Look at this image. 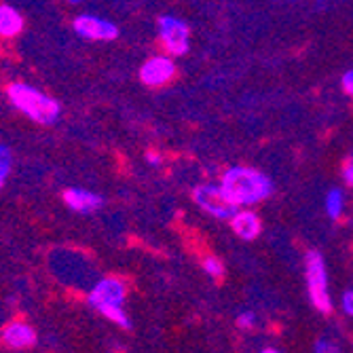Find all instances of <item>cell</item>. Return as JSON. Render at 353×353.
Wrapping results in <instances>:
<instances>
[{
    "instance_id": "1",
    "label": "cell",
    "mask_w": 353,
    "mask_h": 353,
    "mask_svg": "<svg viewBox=\"0 0 353 353\" xmlns=\"http://www.w3.org/2000/svg\"><path fill=\"white\" fill-rule=\"evenodd\" d=\"M220 186L237 208L261 205L273 195V180L256 168L233 165L220 176Z\"/></svg>"
},
{
    "instance_id": "2",
    "label": "cell",
    "mask_w": 353,
    "mask_h": 353,
    "mask_svg": "<svg viewBox=\"0 0 353 353\" xmlns=\"http://www.w3.org/2000/svg\"><path fill=\"white\" fill-rule=\"evenodd\" d=\"M5 93H7L9 104L32 123L51 127L61 119L63 108L59 100L45 93L43 89H39L37 85L26 83V81H11Z\"/></svg>"
},
{
    "instance_id": "3",
    "label": "cell",
    "mask_w": 353,
    "mask_h": 353,
    "mask_svg": "<svg viewBox=\"0 0 353 353\" xmlns=\"http://www.w3.org/2000/svg\"><path fill=\"white\" fill-rule=\"evenodd\" d=\"M127 294H130V285H127V281L123 277L104 275L89 288L85 301L95 313L106 317L110 324H114L123 330H130L132 319L125 311Z\"/></svg>"
},
{
    "instance_id": "4",
    "label": "cell",
    "mask_w": 353,
    "mask_h": 353,
    "mask_svg": "<svg viewBox=\"0 0 353 353\" xmlns=\"http://www.w3.org/2000/svg\"><path fill=\"white\" fill-rule=\"evenodd\" d=\"M305 285L311 307L319 315H330L334 311V301L330 294L328 265L319 250H309L305 254Z\"/></svg>"
},
{
    "instance_id": "5",
    "label": "cell",
    "mask_w": 353,
    "mask_h": 353,
    "mask_svg": "<svg viewBox=\"0 0 353 353\" xmlns=\"http://www.w3.org/2000/svg\"><path fill=\"white\" fill-rule=\"evenodd\" d=\"M159 43L172 57H182L190 51V28L178 15H161L157 21Z\"/></svg>"
},
{
    "instance_id": "6",
    "label": "cell",
    "mask_w": 353,
    "mask_h": 353,
    "mask_svg": "<svg viewBox=\"0 0 353 353\" xmlns=\"http://www.w3.org/2000/svg\"><path fill=\"white\" fill-rule=\"evenodd\" d=\"M192 201L195 205H199L208 216L216 218V220H231V216L239 210L229 197L224 188L214 182H205V184H199L192 190Z\"/></svg>"
},
{
    "instance_id": "7",
    "label": "cell",
    "mask_w": 353,
    "mask_h": 353,
    "mask_svg": "<svg viewBox=\"0 0 353 353\" xmlns=\"http://www.w3.org/2000/svg\"><path fill=\"white\" fill-rule=\"evenodd\" d=\"M72 30L77 37L91 43H110L117 41L121 34V30L114 21L95 13H79L72 19Z\"/></svg>"
},
{
    "instance_id": "8",
    "label": "cell",
    "mask_w": 353,
    "mask_h": 353,
    "mask_svg": "<svg viewBox=\"0 0 353 353\" xmlns=\"http://www.w3.org/2000/svg\"><path fill=\"white\" fill-rule=\"evenodd\" d=\"M176 72H178V68H176L174 57L168 53H161V55L148 57L140 66L138 77H140L142 85L157 89V87H165L168 83H172Z\"/></svg>"
},
{
    "instance_id": "9",
    "label": "cell",
    "mask_w": 353,
    "mask_h": 353,
    "mask_svg": "<svg viewBox=\"0 0 353 353\" xmlns=\"http://www.w3.org/2000/svg\"><path fill=\"white\" fill-rule=\"evenodd\" d=\"M0 345L11 351H28L39 345V332L26 319L15 317L0 328Z\"/></svg>"
},
{
    "instance_id": "10",
    "label": "cell",
    "mask_w": 353,
    "mask_h": 353,
    "mask_svg": "<svg viewBox=\"0 0 353 353\" xmlns=\"http://www.w3.org/2000/svg\"><path fill=\"white\" fill-rule=\"evenodd\" d=\"M61 201L66 203V208L74 214H95L100 212L106 203V199L100 195V192H93L89 188H81V186H70L61 192Z\"/></svg>"
},
{
    "instance_id": "11",
    "label": "cell",
    "mask_w": 353,
    "mask_h": 353,
    "mask_svg": "<svg viewBox=\"0 0 353 353\" xmlns=\"http://www.w3.org/2000/svg\"><path fill=\"white\" fill-rule=\"evenodd\" d=\"M229 227L241 241H254V239H259L263 233V220L252 208H239L231 216Z\"/></svg>"
},
{
    "instance_id": "12",
    "label": "cell",
    "mask_w": 353,
    "mask_h": 353,
    "mask_svg": "<svg viewBox=\"0 0 353 353\" xmlns=\"http://www.w3.org/2000/svg\"><path fill=\"white\" fill-rule=\"evenodd\" d=\"M26 28L23 15L7 3H0V41L17 39Z\"/></svg>"
},
{
    "instance_id": "13",
    "label": "cell",
    "mask_w": 353,
    "mask_h": 353,
    "mask_svg": "<svg viewBox=\"0 0 353 353\" xmlns=\"http://www.w3.org/2000/svg\"><path fill=\"white\" fill-rule=\"evenodd\" d=\"M324 210L330 220H341L345 214V192L341 188H330L324 197Z\"/></svg>"
},
{
    "instance_id": "14",
    "label": "cell",
    "mask_w": 353,
    "mask_h": 353,
    "mask_svg": "<svg viewBox=\"0 0 353 353\" xmlns=\"http://www.w3.org/2000/svg\"><path fill=\"white\" fill-rule=\"evenodd\" d=\"M13 172V150L9 144L0 142V188H5Z\"/></svg>"
},
{
    "instance_id": "15",
    "label": "cell",
    "mask_w": 353,
    "mask_h": 353,
    "mask_svg": "<svg viewBox=\"0 0 353 353\" xmlns=\"http://www.w3.org/2000/svg\"><path fill=\"white\" fill-rule=\"evenodd\" d=\"M201 269L214 281H220L224 277V265H222V261L218 259V256H212V254L203 256V259H201Z\"/></svg>"
},
{
    "instance_id": "16",
    "label": "cell",
    "mask_w": 353,
    "mask_h": 353,
    "mask_svg": "<svg viewBox=\"0 0 353 353\" xmlns=\"http://www.w3.org/2000/svg\"><path fill=\"white\" fill-rule=\"evenodd\" d=\"M235 326L243 332H250L254 330L256 326H259V315H256V311L252 309H245V311H239L237 317H235Z\"/></svg>"
},
{
    "instance_id": "17",
    "label": "cell",
    "mask_w": 353,
    "mask_h": 353,
    "mask_svg": "<svg viewBox=\"0 0 353 353\" xmlns=\"http://www.w3.org/2000/svg\"><path fill=\"white\" fill-rule=\"evenodd\" d=\"M313 353H343L339 341L332 336H317L313 343Z\"/></svg>"
},
{
    "instance_id": "18",
    "label": "cell",
    "mask_w": 353,
    "mask_h": 353,
    "mask_svg": "<svg viewBox=\"0 0 353 353\" xmlns=\"http://www.w3.org/2000/svg\"><path fill=\"white\" fill-rule=\"evenodd\" d=\"M341 311L353 319V288H347V290L341 294Z\"/></svg>"
},
{
    "instance_id": "19",
    "label": "cell",
    "mask_w": 353,
    "mask_h": 353,
    "mask_svg": "<svg viewBox=\"0 0 353 353\" xmlns=\"http://www.w3.org/2000/svg\"><path fill=\"white\" fill-rule=\"evenodd\" d=\"M341 176H343V182H345L347 186H351V188H353V157H351V159H347V161L343 163V168H341Z\"/></svg>"
},
{
    "instance_id": "20",
    "label": "cell",
    "mask_w": 353,
    "mask_h": 353,
    "mask_svg": "<svg viewBox=\"0 0 353 353\" xmlns=\"http://www.w3.org/2000/svg\"><path fill=\"white\" fill-rule=\"evenodd\" d=\"M341 87H343V91L349 95V98H353V68H351V70H347V72L343 74V79H341Z\"/></svg>"
},
{
    "instance_id": "21",
    "label": "cell",
    "mask_w": 353,
    "mask_h": 353,
    "mask_svg": "<svg viewBox=\"0 0 353 353\" xmlns=\"http://www.w3.org/2000/svg\"><path fill=\"white\" fill-rule=\"evenodd\" d=\"M146 163L152 165V168H161L163 165V157L159 154L157 150H148L146 152Z\"/></svg>"
},
{
    "instance_id": "22",
    "label": "cell",
    "mask_w": 353,
    "mask_h": 353,
    "mask_svg": "<svg viewBox=\"0 0 353 353\" xmlns=\"http://www.w3.org/2000/svg\"><path fill=\"white\" fill-rule=\"evenodd\" d=\"M259 353H283V351H279V349H275V347H265V349H261Z\"/></svg>"
},
{
    "instance_id": "23",
    "label": "cell",
    "mask_w": 353,
    "mask_h": 353,
    "mask_svg": "<svg viewBox=\"0 0 353 353\" xmlns=\"http://www.w3.org/2000/svg\"><path fill=\"white\" fill-rule=\"evenodd\" d=\"M68 5H79V3H83V0H66Z\"/></svg>"
}]
</instances>
